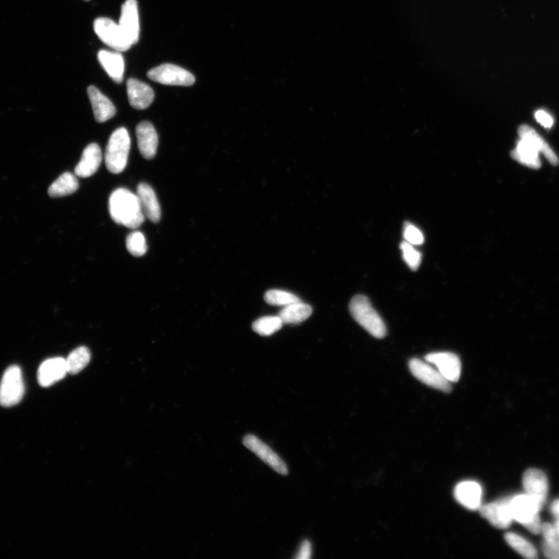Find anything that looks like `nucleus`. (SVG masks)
Listing matches in <instances>:
<instances>
[{"instance_id": "obj_8", "label": "nucleus", "mask_w": 559, "mask_h": 559, "mask_svg": "<svg viewBox=\"0 0 559 559\" xmlns=\"http://www.w3.org/2000/svg\"><path fill=\"white\" fill-rule=\"evenodd\" d=\"M147 75L152 81L163 85L190 87L195 83L192 73L173 64H162L152 68Z\"/></svg>"}, {"instance_id": "obj_4", "label": "nucleus", "mask_w": 559, "mask_h": 559, "mask_svg": "<svg viewBox=\"0 0 559 559\" xmlns=\"http://www.w3.org/2000/svg\"><path fill=\"white\" fill-rule=\"evenodd\" d=\"M510 506L513 520L523 524L533 534H540L541 531L539 517L540 508L531 497L528 494L516 496L511 498Z\"/></svg>"}, {"instance_id": "obj_7", "label": "nucleus", "mask_w": 559, "mask_h": 559, "mask_svg": "<svg viewBox=\"0 0 559 559\" xmlns=\"http://www.w3.org/2000/svg\"><path fill=\"white\" fill-rule=\"evenodd\" d=\"M410 372L419 381L432 388L449 393L451 391V382L429 363L417 358L409 361Z\"/></svg>"}, {"instance_id": "obj_31", "label": "nucleus", "mask_w": 559, "mask_h": 559, "mask_svg": "<svg viewBox=\"0 0 559 559\" xmlns=\"http://www.w3.org/2000/svg\"><path fill=\"white\" fill-rule=\"evenodd\" d=\"M126 246L134 256H142L147 252L148 246L144 235L140 231H133L126 239Z\"/></svg>"}, {"instance_id": "obj_24", "label": "nucleus", "mask_w": 559, "mask_h": 559, "mask_svg": "<svg viewBox=\"0 0 559 559\" xmlns=\"http://www.w3.org/2000/svg\"><path fill=\"white\" fill-rule=\"evenodd\" d=\"M313 313V308L302 301L283 307L278 316L283 324H298L308 319Z\"/></svg>"}, {"instance_id": "obj_10", "label": "nucleus", "mask_w": 559, "mask_h": 559, "mask_svg": "<svg viewBox=\"0 0 559 559\" xmlns=\"http://www.w3.org/2000/svg\"><path fill=\"white\" fill-rule=\"evenodd\" d=\"M427 362L434 365L451 383L460 380L461 364L459 357L450 352H432L425 357Z\"/></svg>"}, {"instance_id": "obj_27", "label": "nucleus", "mask_w": 559, "mask_h": 559, "mask_svg": "<svg viewBox=\"0 0 559 559\" xmlns=\"http://www.w3.org/2000/svg\"><path fill=\"white\" fill-rule=\"evenodd\" d=\"M91 354L88 348L80 347L76 348L66 359L68 372L76 375L83 371L88 365Z\"/></svg>"}, {"instance_id": "obj_13", "label": "nucleus", "mask_w": 559, "mask_h": 559, "mask_svg": "<svg viewBox=\"0 0 559 559\" xmlns=\"http://www.w3.org/2000/svg\"><path fill=\"white\" fill-rule=\"evenodd\" d=\"M118 24L131 44H137L140 38V27L136 0H126L122 7Z\"/></svg>"}, {"instance_id": "obj_22", "label": "nucleus", "mask_w": 559, "mask_h": 559, "mask_svg": "<svg viewBox=\"0 0 559 559\" xmlns=\"http://www.w3.org/2000/svg\"><path fill=\"white\" fill-rule=\"evenodd\" d=\"M518 134L521 139H524L529 141L534 147L539 152L543 153L544 157L552 163L553 165L557 166L559 163V160L555 152L553 150L548 144L540 137L539 134L530 126L523 125L518 129Z\"/></svg>"}, {"instance_id": "obj_34", "label": "nucleus", "mask_w": 559, "mask_h": 559, "mask_svg": "<svg viewBox=\"0 0 559 559\" xmlns=\"http://www.w3.org/2000/svg\"><path fill=\"white\" fill-rule=\"evenodd\" d=\"M535 117L537 122L545 128H551L554 125V118L543 110H537Z\"/></svg>"}, {"instance_id": "obj_9", "label": "nucleus", "mask_w": 559, "mask_h": 559, "mask_svg": "<svg viewBox=\"0 0 559 559\" xmlns=\"http://www.w3.org/2000/svg\"><path fill=\"white\" fill-rule=\"evenodd\" d=\"M243 442L249 450L254 452L279 474L282 476L288 474V469L286 462L268 445L261 442L259 438L253 434H248L244 437Z\"/></svg>"}, {"instance_id": "obj_38", "label": "nucleus", "mask_w": 559, "mask_h": 559, "mask_svg": "<svg viewBox=\"0 0 559 559\" xmlns=\"http://www.w3.org/2000/svg\"><path fill=\"white\" fill-rule=\"evenodd\" d=\"M85 1H90V0H85Z\"/></svg>"}, {"instance_id": "obj_23", "label": "nucleus", "mask_w": 559, "mask_h": 559, "mask_svg": "<svg viewBox=\"0 0 559 559\" xmlns=\"http://www.w3.org/2000/svg\"><path fill=\"white\" fill-rule=\"evenodd\" d=\"M511 157L523 166L536 169L541 167L539 152L529 141L521 137L517 147L511 152Z\"/></svg>"}, {"instance_id": "obj_1", "label": "nucleus", "mask_w": 559, "mask_h": 559, "mask_svg": "<svg viewBox=\"0 0 559 559\" xmlns=\"http://www.w3.org/2000/svg\"><path fill=\"white\" fill-rule=\"evenodd\" d=\"M109 211L112 219L128 229H137L145 221L139 197L125 188L117 189L111 194Z\"/></svg>"}, {"instance_id": "obj_25", "label": "nucleus", "mask_w": 559, "mask_h": 559, "mask_svg": "<svg viewBox=\"0 0 559 559\" xmlns=\"http://www.w3.org/2000/svg\"><path fill=\"white\" fill-rule=\"evenodd\" d=\"M79 188L78 179L71 173H64L60 176L48 189L51 197H62L73 194Z\"/></svg>"}, {"instance_id": "obj_21", "label": "nucleus", "mask_w": 559, "mask_h": 559, "mask_svg": "<svg viewBox=\"0 0 559 559\" xmlns=\"http://www.w3.org/2000/svg\"><path fill=\"white\" fill-rule=\"evenodd\" d=\"M98 60L103 68L115 82L120 83L123 80L125 61L122 54L118 51L101 50L98 53Z\"/></svg>"}, {"instance_id": "obj_37", "label": "nucleus", "mask_w": 559, "mask_h": 559, "mask_svg": "<svg viewBox=\"0 0 559 559\" xmlns=\"http://www.w3.org/2000/svg\"><path fill=\"white\" fill-rule=\"evenodd\" d=\"M554 526H555V530L557 531L558 538V540H559V519L556 520V522L555 523Z\"/></svg>"}, {"instance_id": "obj_11", "label": "nucleus", "mask_w": 559, "mask_h": 559, "mask_svg": "<svg viewBox=\"0 0 559 559\" xmlns=\"http://www.w3.org/2000/svg\"><path fill=\"white\" fill-rule=\"evenodd\" d=\"M523 486L530 497L543 509L548 492V481L543 471L531 469L524 472Z\"/></svg>"}, {"instance_id": "obj_32", "label": "nucleus", "mask_w": 559, "mask_h": 559, "mask_svg": "<svg viewBox=\"0 0 559 559\" xmlns=\"http://www.w3.org/2000/svg\"><path fill=\"white\" fill-rule=\"evenodd\" d=\"M402 252L403 259L412 271H417L422 261V255L414 249V245L407 242H403L400 245Z\"/></svg>"}, {"instance_id": "obj_12", "label": "nucleus", "mask_w": 559, "mask_h": 559, "mask_svg": "<svg viewBox=\"0 0 559 559\" xmlns=\"http://www.w3.org/2000/svg\"><path fill=\"white\" fill-rule=\"evenodd\" d=\"M511 498L498 501L480 506L481 517L487 520L493 526L500 529L509 528L513 521Z\"/></svg>"}, {"instance_id": "obj_3", "label": "nucleus", "mask_w": 559, "mask_h": 559, "mask_svg": "<svg viewBox=\"0 0 559 559\" xmlns=\"http://www.w3.org/2000/svg\"><path fill=\"white\" fill-rule=\"evenodd\" d=\"M130 147V137L126 128L120 127L111 135L105 156L107 168L111 174H118L125 170Z\"/></svg>"}, {"instance_id": "obj_15", "label": "nucleus", "mask_w": 559, "mask_h": 559, "mask_svg": "<svg viewBox=\"0 0 559 559\" xmlns=\"http://www.w3.org/2000/svg\"><path fill=\"white\" fill-rule=\"evenodd\" d=\"M136 135L142 156L146 160L153 159L159 144L156 129L149 122H142L136 127Z\"/></svg>"}, {"instance_id": "obj_5", "label": "nucleus", "mask_w": 559, "mask_h": 559, "mask_svg": "<svg viewBox=\"0 0 559 559\" xmlns=\"http://www.w3.org/2000/svg\"><path fill=\"white\" fill-rule=\"evenodd\" d=\"M23 395L24 384L21 368L16 365L9 367L0 382V405L12 407L21 401Z\"/></svg>"}, {"instance_id": "obj_17", "label": "nucleus", "mask_w": 559, "mask_h": 559, "mask_svg": "<svg viewBox=\"0 0 559 559\" xmlns=\"http://www.w3.org/2000/svg\"><path fill=\"white\" fill-rule=\"evenodd\" d=\"M102 162V152L96 143H91L84 150L81 160L75 168L77 177L87 178L95 174Z\"/></svg>"}, {"instance_id": "obj_18", "label": "nucleus", "mask_w": 559, "mask_h": 559, "mask_svg": "<svg viewBox=\"0 0 559 559\" xmlns=\"http://www.w3.org/2000/svg\"><path fill=\"white\" fill-rule=\"evenodd\" d=\"M483 490L475 481H463L456 486L454 497L466 508L476 511L480 508Z\"/></svg>"}, {"instance_id": "obj_14", "label": "nucleus", "mask_w": 559, "mask_h": 559, "mask_svg": "<svg viewBox=\"0 0 559 559\" xmlns=\"http://www.w3.org/2000/svg\"><path fill=\"white\" fill-rule=\"evenodd\" d=\"M68 373L65 358H50L40 365L38 380L41 386L49 387L63 380Z\"/></svg>"}, {"instance_id": "obj_33", "label": "nucleus", "mask_w": 559, "mask_h": 559, "mask_svg": "<svg viewBox=\"0 0 559 559\" xmlns=\"http://www.w3.org/2000/svg\"><path fill=\"white\" fill-rule=\"evenodd\" d=\"M404 237L407 243L414 245H422L424 242V236L421 231L410 223H406L404 229Z\"/></svg>"}, {"instance_id": "obj_29", "label": "nucleus", "mask_w": 559, "mask_h": 559, "mask_svg": "<svg viewBox=\"0 0 559 559\" xmlns=\"http://www.w3.org/2000/svg\"><path fill=\"white\" fill-rule=\"evenodd\" d=\"M283 324L279 316H265L255 321L252 328L256 333L268 337L280 330Z\"/></svg>"}, {"instance_id": "obj_28", "label": "nucleus", "mask_w": 559, "mask_h": 559, "mask_svg": "<svg viewBox=\"0 0 559 559\" xmlns=\"http://www.w3.org/2000/svg\"><path fill=\"white\" fill-rule=\"evenodd\" d=\"M505 540L516 552L524 558L534 559L538 558V552L534 545L523 537L514 534V533H507Z\"/></svg>"}, {"instance_id": "obj_35", "label": "nucleus", "mask_w": 559, "mask_h": 559, "mask_svg": "<svg viewBox=\"0 0 559 559\" xmlns=\"http://www.w3.org/2000/svg\"><path fill=\"white\" fill-rule=\"evenodd\" d=\"M312 544L310 541L305 540L301 545L298 553L296 555L297 559H308L312 557Z\"/></svg>"}, {"instance_id": "obj_2", "label": "nucleus", "mask_w": 559, "mask_h": 559, "mask_svg": "<svg viewBox=\"0 0 559 559\" xmlns=\"http://www.w3.org/2000/svg\"><path fill=\"white\" fill-rule=\"evenodd\" d=\"M349 309L354 320L374 338L382 339L385 337V324L366 296L358 295L352 298Z\"/></svg>"}, {"instance_id": "obj_30", "label": "nucleus", "mask_w": 559, "mask_h": 559, "mask_svg": "<svg viewBox=\"0 0 559 559\" xmlns=\"http://www.w3.org/2000/svg\"><path fill=\"white\" fill-rule=\"evenodd\" d=\"M265 302L271 305L283 306L301 302V299L290 292L282 290H270L266 292Z\"/></svg>"}, {"instance_id": "obj_19", "label": "nucleus", "mask_w": 559, "mask_h": 559, "mask_svg": "<svg viewBox=\"0 0 559 559\" xmlns=\"http://www.w3.org/2000/svg\"><path fill=\"white\" fill-rule=\"evenodd\" d=\"M88 96L91 103L94 117L98 122L104 123L114 117L116 115V108L107 97L98 88L90 85L88 90Z\"/></svg>"}, {"instance_id": "obj_26", "label": "nucleus", "mask_w": 559, "mask_h": 559, "mask_svg": "<svg viewBox=\"0 0 559 559\" xmlns=\"http://www.w3.org/2000/svg\"><path fill=\"white\" fill-rule=\"evenodd\" d=\"M541 533L544 536L543 553L546 558L559 559V540L554 524H541Z\"/></svg>"}, {"instance_id": "obj_16", "label": "nucleus", "mask_w": 559, "mask_h": 559, "mask_svg": "<svg viewBox=\"0 0 559 559\" xmlns=\"http://www.w3.org/2000/svg\"><path fill=\"white\" fill-rule=\"evenodd\" d=\"M127 92L129 103L137 110L148 108L155 98L154 91L150 85L136 79L127 80Z\"/></svg>"}, {"instance_id": "obj_36", "label": "nucleus", "mask_w": 559, "mask_h": 559, "mask_svg": "<svg viewBox=\"0 0 559 559\" xmlns=\"http://www.w3.org/2000/svg\"><path fill=\"white\" fill-rule=\"evenodd\" d=\"M551 511L556 519H559V500L555 501L551 506Z\"/></svg>"}, {"instance_id": "obj_20", "label": "nucleus", "mask_w": 559, "mask_h": 559, "mask_svg": "<svg viewBox=\"0 0 559 559\" xmlns=\"http://www.w3.org/2000/svg\"><path fill=\"white\" fill-rule=\"evenodd\" d=\"M137 195L145 216L152 222L158 223L161 219V209L153 189L147 184L142 183L137 186Z\"/></svg>"}, {"instance_id": "obj_6", "label": "nucleus", "mask_w": 559, "mask_h": 559, "mask_svg": "<svg viewBox=\"0 0 559 559\" xmlns=\"http://www.w3.org/2000/svg\"><path fill=\"white\" fill-rule=\"evenodd\" d=\"M93 27L99 38L117 51H126L132 46L119 24L106 17H99Z\"/></svg>"}]
</instances>
